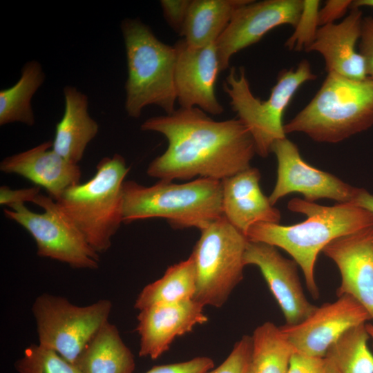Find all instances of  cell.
<instances>
[{"label": "cell", "instance_id": "cell-8", "mask_svg": "<svg viewBox=\"0 0 373 373\" xmlns=\"http://www.w3.org/2000/svg\"><path fill=\"white\" fill-rule=\"evenodd\" d=\"M191 256L195 272L193 299L221 307L243 279L247 236L223 216L200 230Z\"/></svg>", "mask_w": 373, "mask_h": 373}, {"label": "cell", "instance_id": "cell-7", "mask_svg": "<svg viewBox=\"0 0 373 373\" xmlns=\"http://www.w3.org/2000/svg\"><path fill=\"white\" fill-rule=\"evenodd\" d=\"M316 78L309 63L303 60L296 68L283 70L269 98L262 101L252 93L244 68L240 67L238 70L234 67L230 68L223 90L238 119L252 136L258 155L267 157L274 142L286 137L284 112L298 89Z\"/></svg>", "mask_w": 373, "mask_h": 373}, {"label": "cell", "instance_id": "cell-2", "mask_svg": "<svg viewBox=\"0 0 373 373\" xmlns=\"http://www.w3.org/2000/svg\"><path fill=\"white\" fill-rule=\"evenodd\" d=\"M289 210L306 216L292 225L258 223L248 230L249 241L261 242L288 253L301 269L307 288L314 298L319 290L315 278L318 255L334 240L373 224V213L352 203L323 206L295 198L287 204Z\"/></svg>", "mask_w": 373, "mask_h": 373}, {"label": "cell", "instance_id": "cell-33", "mask_svg": "<svg viewBox=\"0 0 373 373\" xmlns=\"http://www.w3.org/2000/svg\"><path fill=\"white\" fill-rule=\"evenodd\" d=\"M160 2L166 22L181 35L191 0H161Z\"/></svg>", "mask_w": 373, "mask_h": 373}, {"label": "cell", "instance_id": "cell-4", "mask_svg": "<svg viewBox=\"0 0 373 373\" xmlns=\"http://www.w3.org/2000/svg\"><path fill=\"white\" fill-rule=\"evenodd\" d=\"M373 126V79L328 73L321 87L285 133H303L318 142L338 143Z\"/></svg>", "mask_w": 373, "mask_h": 373}, {"label": "cell", "instance_id": "cell-31", "mask_svg": "<svg viewBox=\"0 0 373 373\" xmlns=\"http://www.w3.org/2000/svg\"><path fill=\"white\" fill-rule=\"evenodd\" d=\"M288 373H341L326 357H311L294 352Z\"/></svg>", "mask_w": 373, "mask_h": 373}, {"label": "cell", "instance_id": "cell-30", "mask_svg": "<svg viewBox=\"0 0 373 373\" xmlns=\"http://www.w3.org/2000/svg\"><path fill=\"white\" fill-rule=\"evenodd\" d=\"M251 351V336L245 335L235 343L226 359L207 373H248Z\"/></svg>", "mask_w": 373, "mask_h": 373}, {"label": "cell", "instance_id": "cell-15", "mask_svg": "<svg viewBox=\"0 0 373 373\" xmlns=\"http://www.w3.org/2000/svg\"><path fill=\"white\" fill-rule=\"evenodd\" d=\"M244 264L257 267L279 305L287 325L307 318L317 307L307 298L298 274V265L284 257L278 248L261 242L249 241Z\"/></svg>", "mask_w": 373, "mask_h": 373}, {"label": "cell", "instance_id": "cell-13", "mask_svg": "<svg viewBox=\"0 0 373 373\" xmlns=\"http://www.w3.org/2000/svg\"><path fill=\"white\" fill-rule=\"evenodd\" d=\"M302 9V0H251L238 8L216 43L220 70L229 68L233 55L257 43L273 28H294Z\"/></svg>", "mask_w": 373, "mask_h": 373}, {"label": "cell", "instance_id": "cell-22", "mask_svg": "<svg viewBox=\"0 0 373 373\" xmlns=\"http://www.w3.org/2000/svg\"><path fill=\"white\" fill-rule=\"evenodd\" d=\"M250 1L191 0L180 36L193 48L216 43L236 10Z\"/></svg>", "mask_w": 373, "mask_h": 373}, {"label": "cell", "instance_id": "cell-35", "mask_svg": "<svg viewBox=\"0 0 373 373\" xmlns=\"http://www.w3.org/2000/svg\"><path fill=\"white\" fill-rule=\"evenodd\" d=\"M360 53L364 57L367 77L373 79V17L363 19L360 37Z\"/></svg>", "mask_w": 373, "mask_h": 373}, {"label": "cell", "instance_id": "cell-11", "mask_svg": "<svg viewBox=\"0 0 373 373\" xmlns=\"http://www.w3.org/2000/svg\"><path fill=\"white\" fill-rule=\"evenodd\" d=\"M271 153L278 162L276 182L269 196L273 205L293 193H300L305 200L312 202L327 198L347 203L352 202L358 192V187L306 162L298 146L287 137L274 142Z\"/></svg>", "mask_w": 373, "mask_h": 373}, {"label": "cell", "instance_id": "cell-6", "mask_svg": "<svg viewBox=\"0 0 373 373\" xmlns=\"http://www.w3.org/2000/svg\"><path fill=\"white\" fill-rule=\"evenodd\" d=\"M94 176L66 190L55 200L97 254L106 251L122 222L125 159L115 153L100 160Z\"/></svg>", "mask_w": 373, "mask_h": 373}, {"label": "cell", "instance_id": "cell-24", "mask_svg": "<svg viewBox=\"0 0 373 373\" xmlns=\"http://www.w3.org/2000/svg\"><path fill=\"white\" fill-rule=\"evenodd\" d=\"M45 78L42 65L38 61L30 60L23 66L17 82L0 90V126L13 122L34 125L32 99Z\"/></svg>", "mask_w": 373, "mask_h": 373}, {"label": "cell", "instance_id": "cell-18", "mask_svg": "<svg viewBox=\"0 0 373 373\" xmlns=\"http://www.w3.org/2000/svg\"><path fill=\"white\" fill-rule=\"evenodd\" d=\"M1 171L17 174L44 187L57 200L70 187L80 183L82 171L78 164L68 161L52 149V141L5 157Z\"/></svg>", "mask_w": 373, "mask_h": 373}, {"label": "cell", "instance_id": "cell-32", "mask_svg": "<svg viewBox=\"0 0 373 373\" xmlns=\"http://www.w3.org/2000/svg\"><path fill=\"white\" fill-rule=\"evenodd\" d=\"M213 367L211 358L198 356L186 361L155 365L145 373H207Z\"/></svg>", "mask_w": 373, "mask_h": 373}, {"label": "cell", "instance_id": "cell-37", "mask_svg": "<svg viewBox=\"0 0 373 373\" xmlns=\"http://www.w3.org/2000/svg\"><path fill=\"white\" fill-rule=\"evenodd\" d=\"M351 203L373 213V194L364 189L358 188V192Z\"/></svg>", "mask_w": 373, "mask_h": 373}, {"label": "cell", "instance_id": "cell-10", "mask_svg": "<svg viewBox=\"0 0 373 373\" xmlns=\"http://www.w3.org/2000/svg\"><path fill=\"white\" fill-rule=\"evenodd\" d=\"M34 203L44 209L35 213L23 204L4 209L6 217L22 226L34 238L37 254L68 265L75 269H95L99 267V254L49 195L39 194Z\"/></svg>", "mask_w": 373, "mask_h": 373}, {"label": "cell", "instance_id": "cell-12", "mask_svg": "<svg viewBox=\"0 0 373 373\" xmlns=\"http://www.w3.org/2000/svg\"><path fill=\"white\" fill-rule=\"evenodd\" d=\"M366 309L349 295L326 303L304 321L280 326L295 352L311 357H325L329 347L349 329L371 321Z\"/></svg>", "mask_w": 373, "mask_h": 373}, {"label": "cell", "instance_id": "cell-1", "mask_svg": "<svg viewBox=\"0 0 373 373\" xmlns=\"http://www.w3.org/2000/svg\"><path fill=\"white\" fill-rule=\"evenodd\" d=\"M141 129L167 140L166 151L146 170L160 181L195 177L222 180L249 168L256 154L254 139L240 119L216 121L195 107L150 117Z\"/></svg>", "mask_w": 373, "mask_h": 373}, {"label": "cell", "instance_id": "cell-3", "mask_svg": "<svg viewBox=\"0 0 373 373\" xmlns=\"http://www.w3.org/2000/svg\"><path fill=\"white\" fill-rule=\"evenodd\" d=\"M122 222L153 218L167 220L175 229L202 230L223 216L221 180L198 178L182 184L159 181L144 186L124 181Z\"/></svg>", "mask_w": 373, "mask_h": 373}, {"label": "cell", "instance_id": "cell-19", "mask_svg": "<svg viewBox=\"0 0 373 373\" xmlns=\"http://www.w3.org/2000/svg\"><path fill=\"white\" fill-rule=\"evenodd\" d=\"M260 173L250 166L222 182L223 216L245 236L258 223L279 224L280 211L271 204L260 186Z\"/></svg>", "mask_w": 373, "mask_h": 373}, {"label": "cell", "instance_id": "cell-29", "mask_svg": "<svg viewBox=\"0 0 373 373\" xmlns=\"http://www.w3.org/2000/svg\"><path fill=\"white\" fill-rule=\"evenodd\" d=\"M320 1L303 0V9L293 34L285 42L289 50H305L312 45L317 34Z\"/></svg>", "mask_w": 373, "mask_h": 373}, {"label": "cell", "instance_id": "cell-27", "mask_svg": "<svg viewBox=\"0 0 373 373\" xmlns=\"http://www.w3.org/2000/svg\"><path fill=\"white\" fill-rule=\"evenodd\" d=\"M370 338L366 323L354 326L329 347L325 357L341 373H373V354L367 345Z\"/></svg>", "mask_w": 373, "mask_h": 373}, {"label": "cell", "instance_id": "cell-23", "mask_svg": "<svg viewBox=\"0 0 373 373\" xmlns=\"http://www.w3.org/2000/svg\"><path fill=\"white\" fill-rule=\"evenodd\" d=\"M75 365L82 373H133L135 367L132 352L109 321L88 343Z\"/></svg>", "mask_w": 373, "mask_h": 373}, {"label": "cell", "instance_id": "cell-14", "mask_svg": "<svg viewBox=\"0 0 373 373\" xmlns=\"http://www.w3.org/2000/svg\"><path fill=\"white\" fill-rule=\"evenodd\" d=\"M175 88L180 108H198L218 115L224 108L216 95L220 70L216 44L201 48L188 46L183 39L175 44Z\"/></svg>", "mask_w": 373, "mask_h": 373}, {"label": "cell", "instance_id": "cell-39", "mask_svg": "<svg viewBox=\"0 0 373 373\" xmlns=\"http://www.w3.org/2000/svg\"><path fill=\"white\" fill-rule=\"evenodd\" d=\"M366 328L370 335V337L372 339V342H373V325L366 324ZM372 345H373V343H372Z\"/></svg>", "mask_w": 373, "mask_h": 373}, {"label": "cell", "instance_id": "cell-28", "mask_svg": "<svg viewBox=\"0 0 373 373\" xmlns=\"http://www.w3.org/2000/svg\"><path fill=\"white\" fill-rule=\"evenodd\" d=\"M15 365L19 373H82L75 364L39 344L26 348Z\"/></svg>", "mask_w": 373, "mask_h": 373}, {"label": "cell", "instance_id": "cell-26", "mask_svg": "<svg viewBox=\"0 0 373 373\" xmlns=\"http://www.w3.org/2000/svg\"><path fill=\"white\" fill-rule=\"evenodd\" d=\"M251 338L248 373H288L295 351L280 327L267 321L254 329Z\"/></svg>", "mask_w": 373, "mask_h": 373}, {"label": "cell", "instance_id": "cell-25", "mask_svg": "<svg viewBox=\"0 0 373 373\" xmlns=\"http://www.w3.org/2000/svg\"><path fill=\"white\" fill-rule=\"evenodd\" d=\"M195 272L192 257L167 268L160 279L145 286L134 307L139 311L157 305L193 299L195 292Z\"/></svg>", "mask_w": 373, "mask_h": 373}, {"label": "cell", "instance_id": "cell-5", "mask_svg": "<svg viewBox=\"0 0 373 373\" xmlns=\"http://www.w3.org/2000/svg\"><path fill=\"white\" fill-rule=\"evenodd\" d=\"M127 62L124 108L128 116L138 118L149 105L170 115L177 101L175 88L176 50L153 34L139 19L120 23Z\"/></svg>", "mask_w": 373, "mask_h": 373}, {"label": "cell", "instance_id": "cell-17", "mask_svg": "<svg viewBox=\"0 0 373 373\" xmlns=\"http://www.w3.org/2000/svg\"><path fill=\"white\" fill-rule=\"evenodd\" d=\"M204 307L193 298L140 310L136 327L140 336L139 356L155 360L169 349L178 336L207 323Z\"/></svg>", "mask_w": 373, "mask_h": 373}, {"label": "cell", "instance_id": "cell-34", "mask_svg": "<svg viewBox=\"0 0 373 373\" xmlns=\"http://www.w3.org/2000/svg\"><path fill=\"white\" fill-rule=\"evenodd\" d=\"M40 187L38 186L20 189H11L9 186L2 185L0 186V204L8 207L15 204L33 202L38 196Z\"/></svg>", "mask_w": 373, "mask_h": 373}, {"label": "cell", "instance_id": "cell-9", "mask_svg": "<svg viewBox=\"0 0 373 373\" xmlns=\"http://www.w3.org/2000/svg\"><path fill=\"white\" fill-rule=\"evenodd\" d=\"M111 308L108 299L77 306L64 297L43 294L32 307L38 344L75 364L88 343L108 322Z\"/></svg>", "mask_w": 373, "mask_h": 373}, {"label": "cell", "instance_id": "cell-16", "mask_svg": "<svg viewBox=\"0 0 373 373\" xmlns=\"http://www.w3.org/2000/svg\"><path fill=\"white\" fill-rule=\"evenodd\" d=\"M322 252L340 272L337 296L355 298L373 321V224L334 240Z\"/></svg>", "mask_w": 373, "mask_h": 373}, {"label": "cell", "instance_id": "cell-21", "mask_svg": "<svg viewBox=\"0 0 373 373\" xmlns=\"http://www.w3.org/2000/svg\"><path fill=\"white\" fill-rule=\"evenodd\" d=\"M64 112L57 124L52 149L69 162L78 164L88 144L99 131L88 113V96L71 85L64 86Z\"/></svg>", "mask_w": 373, "mask_h": 373}, {"label": "cell", "instance_id": "cell-36", "mask_svg": "<svg viewBox=\"0 0 373 373\" xmlns=\"http://www.w3.org/2000/svg\"><path fill=\"white\" fill-rule=\"evenodd\" d=\"M351 0H328L318 12L319 27L334 23V21L345 15L350 8Z\"/></svg>", "mask_w": 373, "mask_h": 373}, {"label": "cell", "instance_id": "cell-38", "mask_svg": "<svg viewBox=\"0 0 373 373\" xmlns=\"http://www.w3.org/2000/svg\"><path fill=\"white\" fill-rule=\"evenodd\" d=\"M367 6L373 8V0H356L352 1L351 8H358L361 7Z\"/></svg>", "mask_w": 373, "mask_h": 373}, {"label": "cell", "instance_id": "cell-20", "mask_svg": "<svg viewBox=\"0 0 373 373\" xmlns=\"http://www.w3.org/2000/svg\"><path fill=\"white\" fill-rule=\"evenodd\" d=\"M363 19L360 9L351 8L349 15L340 23L319 27L314 41L305 51L320 53L328 73L354 80L367 79L365 60L356 50L361 35Z\"/></svg>", "mask_w": 373, "mask_h": 373}]
</instances>
